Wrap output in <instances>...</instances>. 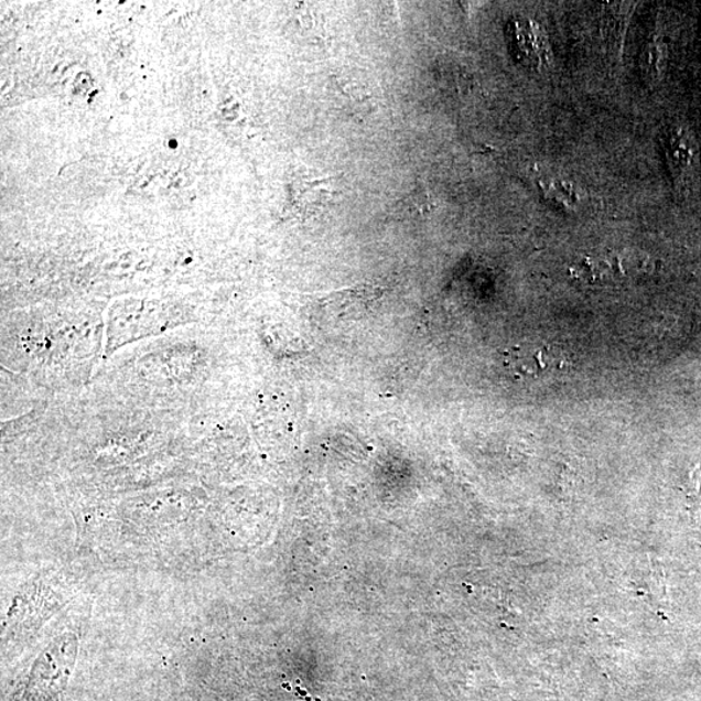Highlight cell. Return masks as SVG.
Segmentation results:
<instances>
[{
    "mask_svg": "<svg viewBox=\"0 0 701 701\" xmlns=\"http://www.w3.org/2000/svg\"><path fill=\"white\" fill-rule=\"evenodd\" d=\"M76 643L75 637L65 635L42 654L28 679L24 701H56L61 697L75 666Z\"/></svg>",
    "mask_w": 701,
    "mask_h": 701,
    "instance_id": "1",
    "label": "cell"
},
{
    "mask_svg": "<svg viewBox=\"0 0 701 701\" xmlns=\"http://www.w3.org/2000/svg\"><path fill=\"white\" fill-rule=\"evenodd\" d=\"M667 159L678 187H689L699 168V145L695 136L684 123L669 129Z\"/></svg>",
    "mask_w": 701,
    "mask_h": 701,
    "instance_id": "2",
    "label": "cell"
},
{
    "mask_svg": "<svg viewBox=\"0 0 701 701\" xmlns=\"http://www.w3.org/2000/svg\"><path fill=\"white\" fill-rule=\"evenodd\" d=\"M509 367L518 377L540 378L569 367L564 355L553 346L518 347L510 357Z\"/></svg>",
    "mask_w": 701,
    "mask_h": 701,
    "instance_id": "3",
    "label": "cell"
},
{
    "mask_svg": "<svg viewBox=\"0 0 701 701\" xmlns=\"http://www.w3.org/2000/svg\"><path fill=\"white\" fill-rule=\"evenodd\" d=\"M513 45L516 48V55L518 58L529 65H536V67H543V65H550L551 63V50L549 42L546 40V35L535 23H522L517 21L513 25Z\"/></svg>",
    "mask_w": 701,
    "mask_h": 701,
    "instance_id": "4",
    "label": "cell"
},
{
    "mask_svg": "<svg viewBox=\"0 0 701 701\" xmlns=\"http://www.w3.org/2000/svg\"><path fill=\"white\" fill-rule=\"evenodd\" d=\"M540 187H542L543 192L549 195V198L557 201L560 204H565L569 208L574 207L575 204H579L581 201L579 190H576L571 181L562 177H547L540 180Z\"/></svg>",
    "mask_w": 701,
    "mask_h": 701,
    "instance_id": "5",
    "label": "cell"
},
{
    "mask_svg": "<svg viewBox=\"0 0 701 701\" xmlns=\"http://www.w3.org/2000/svg\"><path fill=\"white\" fill-rule=\"evenodd\" d=\"M667 46L662 43L654 41L643 54V68L649 79H659L667 65Z\"/></svg>",
    "mask_w": 701,
    "mask_h": 701,
    "instance_id": "6",
    "label": "cell"
}]
</instances>
